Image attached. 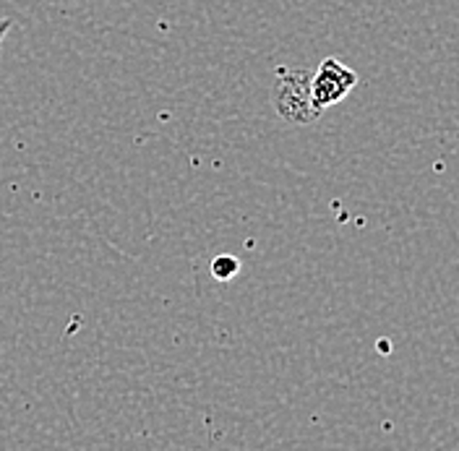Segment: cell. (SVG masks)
<instances>
[{
  "label": "cell",
  "instance_id": "6da1fadb",
  "mask_svg": "<svg viewBox=\"0 0 459 451\" xmlns=\"http://www.w3.org/2000/svg\"><path fill=\"white\" fill-rule=\"evenodd\" d=\"M355 84H358V74L352 68H347L337 57H326V60H321V65L316 68V74L308 82L311 102L318 113H324V110L340 105L355 89Z\"/></svg>",
  "mask_w": 459,
  "mask_h": 451
},
{
  "label": "cell",
  "instance_id": "7a4b0ae2",
  "mask_svg": "<svg viewBox=\"0 0 459 451\" xmlns=\"http://www.w3.org/2000/svg\"><path fill=\"white\" fill-rule=\"evenodd\" d=\"M311 76L306 71H280V82L274 86V105L277 113L292 123H311L318 117V110L311 102L308 91Z\"/></svg>",
  "mask_w": 459,
  "mask_h": 451
},
{
  "label": "cell",
  "instance_id": "3957f363",
  "mask_svg": "<svg viewBox=\"0 0 459 451\" xmlns=\"http://www.w3.org/2000/svg\"><path fill=\"white\" fill-rule=\"evenodd\" d=\"M238 272H240V264H238L235 256H217V258L212 261V274H214V280L228 282V280H232Z\"/></svg>",
  "mask_w": 459,
  "mask_h": 451
},
{
  "label": "cell",
  "instance_id": "277c9868",
  "mask_svg": "<svg viewBox=\"0 0 459 451\" xmlns=\"http://www.w3.org/2000/svg\"><path fill=\"white\" fill-rule=\"evenodd\" d=\"M11 27H13V22H11V19H5V16H0V45H3L5 34L11 31Z\"/></svg>",
  "mask_w": 459,
  "mask_h": 451
}]
</instances>
